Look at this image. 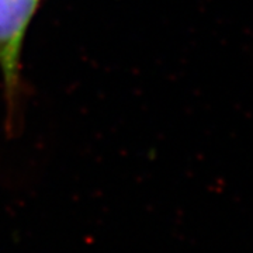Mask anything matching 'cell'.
<instances>
[{"label": "cell", "mask_w": 253, "mask_h": 253, "mask_svg": "<svg viewBox=\"0 0 253 253\" xmlns=\"http://www.w3.org/2000/svg\"><path fill=\"white\" fill-rule=\"evenodd\" d=\"M40 0H0V68L10 97L18 81V59L28 24Z\"/></svg>", "instance_id": "obj_1"}]
</instances>
